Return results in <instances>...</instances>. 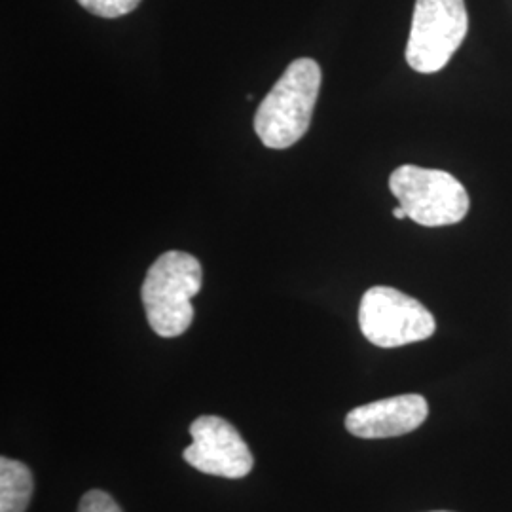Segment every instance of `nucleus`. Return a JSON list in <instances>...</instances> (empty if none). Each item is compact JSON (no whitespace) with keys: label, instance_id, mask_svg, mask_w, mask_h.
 I'll use <instances>...</instances> for the list:
<instances>
[{"label":"nucleus","instance_id":"nucleus-1","mask_svg":"<svg viewBox=\"0 0 512 512\" xmlns=\"http://www.w3.org/2000/svg\"><path fill=\"white\" fill-rule=\"evenodd\" d=\"M321 90V67L311 57L293 61L256 109L255 131L274 150L296 145L310 129Z\"/></svg>","mask_w":512,"mask_h":512},{"label":"nucleus","instance_id":"nucleus-2","mask_svg":"<svg viewBox=\"0 0 512 512\" xmlns=\"http://www.w3.org/2000/svg\"><path fill=\"white\" fill-rule=\"evenodd\" d=\"M203 270L200 260L183 251H167L148 270L141 298L148 325L162 338H177L194 321L192 298L200 293Z\"/></svg>","mask_w":512,"mask_h":512},{"label":"nucleus","instance_id":"nucleus-3","mask_svg":"<svg viewBox=\"0 0 512 512\" xmlns=\"http://www.w3.org/2000/svg\"><path fill=\"white\" fill-rule=\"evenodd\" d=\"M389 190L408 219L427 228L458 224L471 207L465 186L440 169L401 165L389 177Z\"/></svg>","mask_w":512,"mask_h":512},{"label":"nucleus","instance_id":"nucleus-4","mask_svg":"<svg viewBox=\"0 0 512 512\" xmlns=\"http://www.w3.org/2000/svg\"><path fill=\"white\" fill-rule=\"evenodd\" d=\"M465 0H416L406 61L416 73L442 71L467 37Z\"/></svg>","mask_w":512,"mask_h":512},{"label":"nucleus","instance_id":"nucleus-5","mask_svg":"<svg viewBox=\"0 0 512 512\" xmlns=\"http://www.w3.org/2000/svg\"><path fill=\"white\" fill-rule=\"evenodd\" d=\"M359 327L370 344L391 349L431 338L437 321L420 300L393 287H372L359 306Z\"/></svg>","mask_w":512,"mask_h":512},{"label":"nucleus","instance_id":"nucleus-6","mask_svg":"<svg viewBox=\"0 0 512 512\" xmlns=\"http://www.w3.org/2000/svg\"><path fill=\"white\" fill-rule=\"evenodd\" d=\"M194 442L183 452L184 461L205 475L230 480L245 478L253 471L255 459L236 427L219 416H200L192 421Z\"/></svg>","mask_w":512,"mask_h":512},{"label":"nucleus","instance_id":"nucleus-7","mask_svg":"<svg viewBox=\"0 0 512 512\" xmlns=\"http://www.w3.org/2000/svg\"><path fill=\"white\" fill-rule=\"evenodd\" d=\"M427 416V401L410 393L353 408L346 416V429L359 439H391L416 431Z\"/></svg>","mask_w":512,"mask_h":512},{"label":"nucleus","instance_id":"nucleus-8","mask_svg":"<svg viewBox=\"0 0 512 512\" xmlns=\"http://www.w3.org/2000/svg\"><path fill=\"white\" fill-rule=\"evenodd\" d=\"M35 490L29 467L16 459L0 458V512H25Z\"/></svg>","mask_w":512,"mask_h":512},{"label":"nucleus","instance_id":"nucleus-9","mask_svg":"<svg viewBox=\"0 0 512 512\" xmlns=\"http://www.w3.org/2000/svg\"><path fill=\"white\" fill-rule=\"evenodd\" d=\"M78 4L93 16L116 19L131 14L141 0H78Z\"/></svg>","mask_w":512,"mask_h":512},{"label":"nucleus","instance_id":"nucleus-10","mask_svg":"<svg viewBox=\"0 0 512 512\" xmlns=\"http://www.w3.org/2000/svg\"><path fill=\"white\" fill-rule=\"evenodd\" d=\"M78 512H122V509L107 492L92 490L80 499Z\"/></svg>","mask_w":512,"mask_h":512},{"label":"nucleus","instance_id":"nucleus-11","mask_svg":"<svg viewBox=\"0 0 512 512\" xmlns=\"http://www.w3.org/2000/svg\"><path fill=\"white\" fill-rule=\"evenodd\" d=\"M393 217H395V219H399V220L408 219V215H406V211H404V209H403V207H401V205H399V207H395V209H393Z\"/></svg>","mask_w":512,"mask_h":512},{"label":"nucleus","instance_id":"nucleus-12","mask_svg":"<svg viewBox=\"0 0 512 512\" xmlns=\"http://www.w3.org/2000/svg\"><path fill=\"white\" fill-rule=\"evenodd\" d=\"M433 512H450V511H433Z\"/></svg>","mask_w":512,"mask_h":512}]
</instances>
